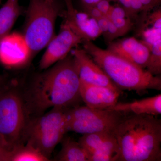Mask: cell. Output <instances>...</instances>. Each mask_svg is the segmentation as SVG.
Masks as SVG:
<instances>
[{"label": "cell", "mask_w": 161, "mask_h": 161, "mask_svg": "<svg viewBox=\"0 0 161 161\" xmlns=\"http://www.w3.org/2000/svg\"><path fill=\"white\" fill-rule=\"evenodd\" d=\"M80 80L71 54L36 77L23 97L28 114L49 108H69L80 95Z\"/></svg>", "instance_id": "1"}, {"label": "cell", "mask_w": 161, "mask_h": 161, "mask_svg": "<svg viewBox=\"0 0 161 161\" xmlns=\"http://www.w3.org/2000/svg\"><path fill=\"white\" fill-rule=\"evenodd\" d=\"M114 133L118 161H161V120L157 117L124 114Z\"/></svg>", "instance_id": "2"}, {"label": "cell", "mask_w": 161, "mask_h": 161, "mask_svg": "<svg viewBox=\"0 0 161 161\" xmlns=\"http://www.w3.org/2000/svg\"><path fill=\"white\" fill-rule=\"evenodd\" d=\"M83 49L107 74L120 90L133 91L142 94L148 90H161V78L145 69L108 49L84 40Z\"/></svg>", "instance_id": "3"}, {"label": "cell", "mask_w": 161, "mask_h": 161, "mask_svg": "<svg viewBox=\"0 0 161 161\" xmlns=\"http://www.w3.org/2000/svg\"><path fill=\"white\" fill-rule=\"evenodd\" d=\"M60 12L56 0H29L23 35L33 56L46 47L55 36Z\"/></svg>", "instance_id": "4"}, {"label": "cell", "mask_w": 161, "mask_h": 161, "mask_svg": "<svg viewBox=\"0 0 161 161\" xmlns=\"http://www.w3.org/2000/svg\"><path fill=\"white\" fill-rule=\"evenodd\" d=\"M28 113L23 96L13 89L0 93V142L10 151L23 145Z\"/></svg>", "instance_id": "5"}, {"label": "cell", "mask_w": 161, "mask_h": 161, "mask_svg": "<svg viewBox=\"0 0 161 161\" xmlns=\"http://www.w3.org/2000/svg\"><path fill=\"white\" fill-rule=\"evenodd\" d=\"M66 108H53L45 115L28 122L24 139L27 145L50 159L55 147L62 141L66 130Z\"/></svg>", "instance_id": "6"}, {"label": "cell", "mask_w": 161, "mask_h": 161, "mask_svg": "<svg viewBox=\"0 0 161 161\" xmlns=\"http://www.w3.org/2000/svg\"><path fill=\"white\" fill-rule=\"evenodd\" d=\"M124 115L116 111L95 109L86 106L68 108L67 132L82 135L104 131L114 132Z\"/></svg>", "instance_id": "7"}, {"label": "cell", "mask_w": 161, "mask_h": 161, "mask_svg": "<svg viewBox=\"0 0 161 161\" xmlns=\"http://www.w3.org/2000/svg\"><path fill=\"white\" fill-rule=\"evenodd\" d=\"M78 142L88 152L89 161H118L119 148L114 132L84 134Z\"/></svg>", "instance_id": "8"}, {"label": "cell", "mask_w": 161, "mask_h": 161, "mask_svg": "<svg viewBox=\"0 0 161 161\" xmlns=\"http://www.w3.org/2000/svg\"><path fill=\"white\" fill-rule=\"evenodd\" d=\"M83 41L64 22L61 25L59 33L54 36L46 46L39 67L41 69L49 68L67 57L74 47L82 43Z\"/></svg>", "instance_id": "9"}, {"label": "cell", "mask_w": 161, "mask_h": 161, "mask_svg": "<svg viewBox=\"0 0 161 161\" xmlns=\"http://www.w3.org/2000/svg\"><path fill=\"white\" fill-rule=\"evenodd\" d=\"M33 57L23 34L10 33L0 39V62L6 67H23Z\"/></svg>", "instance_id": "10"}, {"label": "cell", "mask_w": 161, "mask_h": 161, "mask_svg": "<svg viewBox=\"0 0 161 161\" xmlns=\"http://www.w3.org/2000/svg\"><path fill=\"white\" fill-rule=\"evenodd\" d=\"M71 54L74 57L80 81L119 89L84 50L79 48L72 49Z\"/></svg>", "instance_id": "11"}, {"label": "cell", "mask_w": 161, "mask_h": 161, "mask_svg": "<svg viewBox=\"0 0 161 161\" xmlns=\"http://www.w3.org/2000/svg\"><path fill=\"white\" fill-rule=\"evenodd\" d=\"M66 6L65 23L83 40L92 41L102 35L97 21L86 12L75 9L72 0H64Z\"/></svg>", "instance_id": "12"}, {"label": "cell", "mask_w": 161, "mask_h": 161, "mask_svg": "<svg viewBox=\"0 0 161 161\" xmlns=\"http://www.w3.org/2000/svg\"><path fill=\"white\" fill-rule=\"evenodd\" d=\"M107 49L145 69L150 54V47L142 40L133 37L112 41Z\"/></svg>", "instance_id": "13"}, {"label": "cell", "mask_w": 161, "mask_h": 161, "mask_svg": "<svg viewBox=\"0 0 161 161\" xmlns=\"http://www.w3.org/2000/svg\"><path fill=\"white\" fill-rule=\"evenodd\" d=\"M120 90L94 85L80 81V95L86 106L95 109H107L118 103Z\"/></svg>", "instance_id": "14"}, {"label": "cell", "mask_w": 161, "mask_h": 161, "mask_svg": "<svg viewBox=\"0 0 161 161\" xmlns=\"http://www.w3.org/2000/svg\"><path fill=\"white\" fill-rule=\"evenodd\" d=\"M107 109L123 114H146L157 117L161 114V95L158 94L131 102L117 103Z\"/></svg>", "instance_id": "15"}, {"label": "cell", "mask_w": 161, "mask_h": 161, "mask_svg": "<svg viewBox=\"0 0 161 161\" xmlns=\"http://www.w3.org/2000/svg\"><path fill=\"white\" fill-rule=\"evenodd\" d=\"M22 12L19 0H7L0 8V39L10 33Z\"/></svg>", "instance_id": "16"}, {"label": "cell", "mask_w": 161, "mask_h": 161, "mask_svg": "<svg viewBox=\"0 0 161 161\" xmlns=\"http://www.w3.org/2000/svg\"><path fill=\"white\" fill-rule=\"evenodd\" d=\"M56 160L89 161V155L79 142L69 138L63 141L62 148L56 157Z\"/></svg>", "instance_id": "17"}, {"label": "cell", "mask_w": 161, "mask_h": 161, "mask_svg": "<svg viewBox=\"0 0 161 161\" xmlns=\"http://www.w3.org/2000/svg\"><path fill=\"white\" fill-rule=\"evenodd\" d=\"M50 159L33 147L20 145L12 150L11 161H47Z\"/></svg>", "instance_id": "18"}, {"label": "cell", "mask_w": 161, "mask_h": 161, "mask_svg": "<svg viewBox=\"0 0 161 161\" xmlns=\"http://www.w3.org/2000/svg\"><path fill=\"white\" fill-rule=\"evenodd\" d=\"M150 54L146 69L151 75L161 74V40H158L150 47Z\"/></svg>", "instance_id": "19"}, {"label": "cell", "mask_w": 161, "mask_h": 161, "mask_svg": "<svg viewBox=\"0 0 161 161\" xmlns=\"http://www.w3.org/2000/svg\"><path fill=\"white\" fill-rule=\"evenodd\" d=\"M110 19L112 20V22L118 29L120 36L125 35L130 31L133 25L130 17Z\"/></svg>", "instance_id": "20"}, {"label": "cell", "mask_w": 161, "mask_h": 161, "mask_svg": "<svg viewBox=\"0 0 161 161\" xmlns=\"http://www.w3.org/2000/svg\"><path fill=\"white\" fill-rule=\"evenodd\" d=\"M108 31L104 35V36L107 41L110 43L112 42L114 39L120 37V36L118 29L112 22V20L109 18H108Z\"/></svg>", "instance_id": "21"}, {"label": "cell", "mask_w": 161, "mask_h": 161, "mask_svg": "<svg viewBox=\"0 0 161 161\" xmlns=\"http://www.w3.org/2000/svg\"><path fill=\"white\" fill-rule=\"evenodd\" d=\"M107 16L110 19H113L125 18L130 17V16L123 7L121 6H112L109 13Z\"/></svg>", "instance_id": "22"}, {"label": "cell", "mask_w": 161, "mask_h": 161, "mask_svg": "<svg viewBox=\"0 0 161 161\" xmlns=\"http://www.w3.org/2000/svg\"><path fill=\"white\" fill-rule=\"evenodd\" d=\"M95 6L105 16H107L108 14L112 7L110 0H100L95 5Z\"/></svg>", "instance_id": "23"}, {"label": "cell", "mask_w": 161, "mask_h": 161, "mask_svg": "<svg viewBox=\"0 0 161 161\" xmlns=\"http://www.w3.org/2000/svg\"><path fill=\"white\" fill-rule=\"evenodd\" d=\"M12 151L6 149L0 142V161H11Z\"/></svg>", "instance_id": "24"}, {"label": "cell", "mask_w": 161, "mask_h": 161, "mask_svg": "<svg viewBox=\"0 0 161 161\" xmlns=\"http://www.w3.org/2000/svg\"><path fill=\"white\" fill-rule=\"evenodd\" d=\"M131 10L132 17H135L140 12L143 11L142 5L140 0H131Z\"/></svg>", "instance_id": "25"}, {"label": "cell", "mask_w": 161, "mask_h": 161, "mask_svg": "<svg viewBox=\"0 0 161 161\" xmlns=\"http://www.w3.org/2000/svg\"><path fill=\"white\" fill-rule=\"evenodd\" d=\"M97 24L101 31L102 34L104 35L108 31V19L107 16H103L98 19H96Z\"/></svg>", "instance_id": "26"}, {"label": "cell", "mask_w": 161, "mask_h": 161, "mask_svg": "<svg viewBox=\"0 0 161 161\" xmlns=\"http://www.w3.org/2000/svg\"><path fill=\"white\" fill-rule=\"evenodd\" d=\"M85 9L86 12L95 19H98L102 17L105 16L102 14L95 6L85 7Z\"/></svg>", "instance_id": "27"}, {"label": "cell", "mask_w": 161, "mask_h": 161, "mask_svg": "<svg viewBox=\"0 0 161 161\" xmlns=\"http://www.w3.org/2000/svg\"><path fill=\"white\" fill-rule=\"evenodd\" d=\"M140 1L142 5L143 11L145 12L152 9L160 2L159 0H140Z\"/></svg>", "instance_id": "28"}, {"label": "cell", "mask_w": 161, "mask_h": 161, "mask_svg": "<svg viewBox=\"0 0 161 161\" xmlns=\"http://www.w3.org/2000/svg\"><path fill=\"white\" fill-rule=\"evenodd\" d=\"M118 1L120 6L123 7L128 13L130 17H132V10H131V0H116Z\"/></svg>", "instance_id": "29"}, {"label": "cell", "mask_w": 161, "mask_h": 161, "mask_svg": "<svg viewBox=\"0 0 161 161\" xmlns=\"http://www.w3.org/2000/svg\"><path fill=\"white\" fill-rule=\"evenodd\" d=\"M100 0H81L85 7L95 6Z\"/></svg>", "instance_id": "30"}, {"label": "cell", "mask_w": 161, "mask_h": 161, "mask_svg": "<svg viewBox=\"0 0 161 161\" xmlns=\"http://www.w3.org/2000/svg\"><path fill=\"white\" fill-rule=\"evenodd\" d=\"M5 79L4 77L0 75V93L5 89Z\"/></svg>", "instance_id": "31"}, {"label": "cell", "mask_w": 161, "mask_h": 161, "mask_svg": "<svg viewBox=\"0 0 161 161\" xmlns=\"http://www.w3.org/2000/svg\"><path fill=\"white\" fill-rule=\"evenodd\" d=\"M1 2H2V0H0V4H1Z\"/></svg>", "instance_id": "32"}, {"label": "cell", "mask_w": 161, "mask_h": 161, "mask_svg": "<svg viewBox=\"0 0 161 161\" xmlns=\"http://www.w3.org/2000/svg\"><path fill=\"white\" fill-rule=\"evenodd\" d=\"M159 1H160V2L161 0H159Z\"/></svg>", "instance_id": "33"}, {"label": "cell", "mask_w": 161, "mask_h": 161, "mask_svg": "<svg viewBox=\"0 0 161 161\" xmlns=\"http://www.w3.org/2000/svg\"><path fill=\"white\" fill-rule=\"evenodd\" d=\"M49 1H53V0H49Z\"/></svg>", "instance_id": "34"}]
</instances>
